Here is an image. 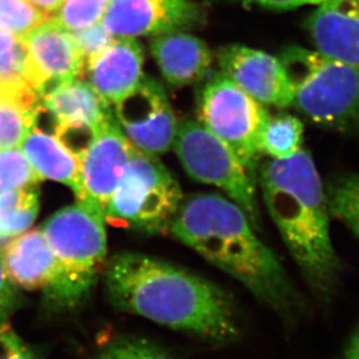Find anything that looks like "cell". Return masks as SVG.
Masks as SVG:
<instances>
[{
  "label": "cell",
  "instance_id": "obj_1",
  "mask_svg": "<svg viewBox=\"0 0 359 359\" xmlns=\"http://www.w3.org/2000/svg\"><path fill=\"white\" fill-rule=\"evenodd\" d=\"M114 307L212 342L238 337L230 297L201 276L142 253H118L104 269Z\"/></svg>",
  "mask_w": 359,
  "mask_h": 359
},
{
  "label": "cell",
  "instance_id": "obj_2",
  "mask_svg": "<svg viewBox=\"0 0 359 359\" xmlns=\"http://www.w3.org/2000/svg\"><path fill=\"white\" fill-rule=\"evenodd\" d=\"M238 204L219 194H194L181 202L170 230L214 266L228 273L281 318L294 322L304 301Z\"/></svg>",
  "mask_w": 359,
  "mask_h": 359
},
{
  "label": "cell",
  "instance_id": "obj_3",
  "mask_svg": "<svg viewBox=\"0 0 359 359\" xmlns=\"http://www.w3.org/2000/svg\"><path fill=\"white\" fill-rule=\"evenodd\" d=\"M264 202L309 290L328 304L339 290L342 263L330 233L325 188L314 160L301 149L288 159H271L259 170Z\"/></svg>",
  "mask_w": 359,
  "mask_h": 359
},
{
  "label": "cell",
  "instance_id": "obj_4",
  "mask_svg": "<svg viewBox=\"0 0 359 359\" xmlns=\"http://www.w3.org/2000/svg\"><path fill=\"white\" fill-rule=\"evenodd\" d=\"M41 231L57 262L55 279L42 292L43 301L53 311H74L89 297L107 265L104 212L79 201L56 211Z\"/></svg>",
  "mask_w": 359,
  "mask_h": 359
},
{
  "label": "cell",
  "instance_id": "obj_5",
  "mask_svg": "<svg viewBox=\"0 0 359 359\" xmlns=\"http://www.w3.org/2000/svg\"><path fill=\"white\" fill-rule=\"evenodd\" d=\"M279 59L293 86L292 107L321 128L358 133L359 67L300 46Z\"/></svg>",
  "mask_w": 359,
  "mask_h": 359
},
{
  "label": "cell",
  "instance_id": "obj_6",
  "mask_svg": "<svg viewBox=\"0 0 359 359\" xmlns=\"http://www.w3.org/2000/svg\"><path fill=\"white\" fill-rule=\"evenodd\" d=\"M181 202L179 183L158 156L133 149L104 216L112 224L159 233L170 228Z\"/></svg>",
  "mask_w": 359,
  "mask_h": 359
},
{
  "label": "cell",
  "instance_id": "obj_7",
  "mask_svg": "<svg viewBox=\"0 0 359 359\" xmlns=\"http://www.w3.org/2000/svg\"><path fill=\"white\" fill-rule=\"evenodd\" d=\"M198 104L201 124L224 142L250 175L256 179L263 156L262 135L269 117L265 105L222 72L208 81Z\"/></svg>",
  "mask_w": 359,
  "mask_h": 359
},
{
  "label": "cell",
  "instance_id": "obj_8",
  "mask_svg": "<svg viewBox=\"0 0 359 359\" xmlns=\"http://www.w3.org/2000/svg\"><path fill=\"white\" fill-rule=\"evenodd\" d=\"M173 147L191 179L224 190L248 215L255 229H259L256 179L224 142L201 123L186 121L177 126Z\"/></svg>",
  "mask_w": 359,
  "mask_h": 359
},
{
  "label": "cell",
  "instance_id": "obj_9",
  "mask_svg": "<svg viewBox=\"0 0 359 359\" xmlns=\"http://www.w3.org/2000/svg\"><path fill=\"white\" fill-rule=\"evenodd\" d=\"M114 121L135 149L158 156L173 147L179 125L158 81L142 77L135 89L114 104Z\"/></svg>",
  "mask_w": 359,
  "mask_h": 359
},
{
  "label": "cell",
  "instance_id": "obj_10",
  "mask_svg": "<svg viewBox=\"0 0 359 359\" xmlns=\"http://www.w3.org/2000/svg\"><path fill=\"white\" fill-rule=\"evenodd\" d=\"M42 107L54 118L55 137L77 158L114 119L110 107L91 84L69 81L42 97Z\"/></svg>",
  "mask_w": 359,
  "mask_h": 359
},
{
  "label": "cell",
  "instance_id": "obj_11",
  "mask_svg": "<svg viewBox=\"0 0 359 359\" xmlns=\"http://www.w3.org/2000/svg\"><path fill=\"white\" fill-rule=\"evenodd\" d=\"M24 79L41 97L60 84L80 79L86 60L70 32L50 19L22 36Z\"/></svg>",
  "mask_w": 359,
  "mask_h": 359
},
{
  "label": "cell",
  "instance_id": "obj_12",
  "mask_svg": "<svg viewBox=\"0 0 359 359\" xmlns=\"http://www.w3.org/2000/svg\"><path fill=\"white\" fill-rule=\"evenodd\" d=\"M217 60L225 76L265 107L293 105V86L276 56L246 46L230 45L218 52Z\"/></svg>",
  "mask_w": 359,
  "mask_h": 359
},
{
  "label": "cell",
  "instance_id": "obj_13",
  "mask_svg": "<svg viewBox=\"0 0 359 359\" xmlns=\"http://www.w3.org/2000/svg\"><path fill=\"white\" fill-rule=\"evenodd\" d=\"M190 0H111L100 24L114 38H138L181 31L200 20Z\"/></svg>",
  "mask_w": 359,
  "mask_h": 359
},
{
  "label": "cell",
  "instance_id": "obj_14",
  "mask_svg": "<svg viewBox=\"0 0 359 359\" xmlns=\"http://www.w3.org/2000/svg\"><path fill=\"white\" fill-rule=\"evenodd\" d=\"M133 149L114 118L79 158L80 190L77 200L93 204L104 212Z\"/></svg>",
  "mask_w": 359,
  "mask_h": 359
},
{
  "label": "cell",
  "instance_id": "obj_15",
  "mask_svg": "<svg viewBox=\"0 0 359 359\" xmlns=\"http://www.w3.org/2000/svg\"><path fill=\"white\" fill-rule=\"evenodd\" d=\"M318 52L359 67V0H327L306 21Z\"/></svg>",
  "mask_w": 359,
  "mask_h": 359
},
{
  "label": "cell",
  "instance_id": "obj_16",
  "mask_svg": "<svg viewBox=\"0 0 359 359\" xmlns=\"http://www.w3.org/2000/svg\"><path fill=\"white\" fill-rule=\"evenodd\" d=\"M91 87L109 105L135 89L144 77V52L133 38H114L102 52L88 60Z\"/></svg>",
  "mask_w": 359,
  "mask_h": 359
},
{
  "label": "cell",
  "instance_id": "obj_17",
  "mask_svg": "<svg viewBox=\"0 0 359 359\" xmlns=\"http://www.w3.org/2000/svg\"><path fill=\"white\" fill-rule=\"evenodd\" d=\"M0 256L8 279L19 290L43 292L55 279L57 262L39 229L10 239L0 248Z\"/></svg>",
  "mask_w": 359,
  "mask_h": 359
},
{
  "label": "cell",
  "instance_id": "obj_18",
  "mask_svg": "<svg viewBox=\"0 0 359 359\" xmlns=\"http://www.w3.org/2000/svg\"><path fill=\"white\" fill-rule=\"evenodd\" d=\"M151 50L163 79L173 87L200 82L212 65V53L207 43L184 32L156 35Z\"/></svg>",
  "mask_w": 359,
  "mask_h": 359
},
{
  "label": "cell",
  "instance_id": "obj_19",
  "mask_svg": "<svg viewBox=\"0 0 359 359\" xmlns=\"http://www.w3.org/2000/svg\"><path fill=\"white\" fill-rule=\"evenodd\" d=\"M42 109L41 95L24 77L0 80V149L19 147Z\"/></svg>",
  "mask_w": 359,
  "mask_h": 359
},
{
  "label": "cell",
  "instance_id": "obj_20",
  "mask_svg": "<svg viewBox=\"0 0 359 359\" xmlns=\"http://www.w3.org/2000/svg\"><path fill=\"white\" fill-rule=\"evenodd\" d=\"M19 149L41 180H52L80 190V160L55 135L34 128L22 140Z\"/></svg>",
  "mask_w": 359,
  "mask_h": 359
},
{
  "label": "cell",
  "instance_id": "obj_21",
  "mask_svg": "<svg viewBox=\"0 0 359 359\" xmlns=\"http://www.w3.org/2000/svg\"><path fill=\"white\" fill-rule=\"evenodd\" d=\"M39 212V195L34 188L0 193V248L27 231Z\"/></svg>",
  "mask_w": 359,
  "mask_h": 359
},
{
  "label": "cell",
  "instance_id": "obj_22",
  "mask_svg": "<svg viewBox=\"0 0 359 359\" xmlns=\"http://www.w3.org/2000/svg\"><path fill=\"white\" fill-rule=\"evenodd\" d=\"M304 124L293 114H269L262 135V152L271 159L285 160L302 149Z\"/></svg>",
  "mask_w": 359,
  "mask_h": 359
},
{
  "label": "cell",
  "instance_id": "obj_23",
  "mask_svg": "<svg viewBox=\"0 0 359 359\" xmlns=\"http://www.w3.org/2000/svg\"><path fill=\"white\" fill-rule=\"evenodd\" d=\"M329 212L359 238V175L339 174L325 187Z\"/></svg>",
  "mask_w": 359,
  "mask_h": 359
},
{
  "label": "cell",
  "instance_id": "obj_24",
  "mask_svg": "<svg viewBox=\"0 0 359 359\" xmlns=\"http://www.w3.org/2000/svg\"><path fill=\"white\" fill-rule=\"evenodd\" d=\"M111 0H65L56 13L49 18L68 32H76L102 20Z\"/></svg>",
  "mask_w": 359,
  "mask_h": 359
},
{
  "label": "cell",
  "instance_id": "obj_25",
  "mask_svg": "<svg viewBox=\"0 0 359 359\" xmlns=\"http://www.w3.org/2000/svg\"><path fill=\"white\" fill-rule=\"evenodd\" d=\"M48 19L29 0H0V31L22 38Z\"/></svg>",
  "mask_w": 359,
  "mask_h": 359
},
{
  "label": "cell",
  "instance_id": "obj_26",
  "mask_svg": "<svg viewBox=\"0 0 359 359\" xmlns=\"http://www.w3.org/2000/svg\"><path fill=\"white\" fill-rule=\"evenodd\" d=\"M42 181L18 147L0 149V193L34 188Z\"/></svg>",
  "mask_w": 359,
  "mask_h": 359
},
{
  "label": "cell",
  "instance_id": "obj_27",
  "mask_svg": "<svg viewBox=\"0 0 359 359\" xmlns=\"http://www.w3.org/2000/svg\"><path fill=\"white\" fill-rule=\"evenodd\" d=\"M96 359H173L159 346L142 339L118 337L97 353Z\"/></svg>",
  "mask_w": 359,
  "mask_h": 359
},
{
  "label": "cell",
  "instance_id": "obj_28",
  "mask_svg": "<svg viewBox=\"0 0 359 359\" xmlns=\"http://www.w3.org/2000/svg\"><path fill=\"white\" fill-rule=\"evenodd\" d=\"M70 33L73 34L74 40L76 41L79 48L83 54L86 63L88 60L102 52L107 45H110V42L114 39L100 22Z\"/></svg>",
  "mask_w": 359,
  "mask_h": 359
},
{
  "label": "cell",
  "instance_id": "obj_29",
  "mask_svg": "<svg viewBox=\"0 0 359 359\" xmlns=\"http://www.w3.org/2000/svg\"><path fill=\"white\" fill-rule=\"evenodd\" d=\"M0 359H36L6 321H0Z\"/></svg>",
  "mask_w": 359,
  "mask_h": 359
},
{
  "label": "cell",
  "instance_id": "obj_30",
  "mask_svg": "<svg viewBox=\"0 0 359 359\" xmlns=\"http://www.w3.org/2000/svg\"><path fill=\"white\" fill-rule=\"evenodd\" d=\"M20 290L8 279L0 256V321H6L21 306Z\"/></svg>",
  "mask_w": 359,
  "mask_h": 359
},
{
  "label": "cell",
  "instance_id": "obj_31",
  "mask_svg": "<svg viewBox=\"0 0 359 359\" xmlns=\"http://www.w3.org/2000/svg\"><path fill=\"white\" fill-rule=\"evenodd\" d=\"M233 3H241L242 5H257V6L265 7L269 10H293L297 7L314 5L318 6L327 0H230Z\"/></svg>",
  "mask_w": 359,
  "mask_h": 359
},
{
  "label": "cell",
  "instance_id": "obj_32",
  "mask_svg": "<svg viewBox=\"0 0 359 359\" xmlns=\"http://www.w3.org/2000/svg\"><path fill=\"white\" fill-rule=\"evenodd\" d=\"M20 39L7 32L0 31V59L11 52L20 41Z\"/></svg>",
  "mask_w": 359,
  "mask_h": 359
},
{
  "label": "cell",
  "instance_id": "obj_33",
  "mask_svg": "<svg viewBox=\"0 0 359 359\" xmlns=\"http://www.w3.org/2000/svg\"><path fill=\"white\" fill-rule=\"evenodd\" d=\"M29 1L50 18L53 14L56 13V11L59 10L65 0H29Z\"/></svg>",
  "mask_w": 359,
  "mask_h": 359
},
{
  "label": "cell",
  "instance_id": "obj_34",
  "mask_svg": "<svg viewBox=\"0 0 359 359\" xmlns=\"http://www.w3.org/2000/svg\"><path fill=\"white\" fill-rule=\"evenodd\" d=\"M346 359H359V325L346 346Z\"/></svg>",
  "mask_w": 359,
  "mask_h": 359
}]
</instances>
